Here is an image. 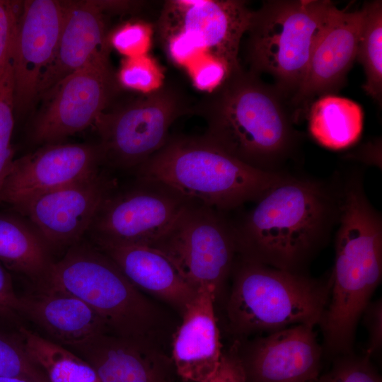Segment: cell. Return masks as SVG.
I'll list each match as a JSON object with an SVG mask.
<instances>
[{
    "label": "cell",
    "instance_id": "6da1fadb",
    "mask_svg": "<svg viewBox=\"0 0 382 382\" xmlns=\"http://www.w3.org/2000/svg\"><path fill=\"white\" fill-rule=\"evenodd\" d=\"M255 202L234 224L238 253L300 272L337 226L340 178L324 181L288 174Z\"/></svg>",
    "mask_w": 382,
    "mask_h": 382
},
{
    "label": "cell",
    "instance_id": "7a4b0ae2",
    "mask_svg": "<svg viewBox=\"0 0 382 382\" xmlns=\"http://www.w3.org/2000/svg\"><path fill=\"white\" fill-rule=\"evenodd\" d=\"M193 113L204 120L207 138L263 171H283L282 166L294 156L301 139L289 98L243 68L202 98Z\"/></svg>",
    "mask_w": 382,
    "mask_h": 382
},
{
    "label": "cell",
    "instance_id": "3957f363",
    "mask_svg": "<svg viewBox=\"0 0 382 382\" xmlns=\"http://www.w3.org/2000/svg\"><path fill=\"white\" fill-rule=\"evenodd\" d=\"M337 226L330 299L320 324L328 345L346 348L382 277V217L365 193L361 173L340 178Z\"/></svg>",
    "mask_w": 382,
    "mask_h": 382
},
{
    "label": "cell",
    "instance_id": "277c9868",
    "mask_svg": "<svg viewBox=\"0 0 382 382\" xmlns=\"http://www.w3.org/2000/svg\"><path fill=\"white\" fill-rule=\"evenodd\" d=\"M135 172L140 182L157 184L190 203L224 213L257 201L288 175L246 165L204 134L169 136Z\"/></svg>",
    "mask_w": 382,
    "mask_h": 382
},
{
    "label": "cell",
    "instance_id": "5b68a950",
    "mask_svg": "<svg viewBox=\"0 0 382 382\" xmlns=\"http://www.w3.org/2000/svg\"><path fill=\"white\" fill-rule=\"evenodd\" d=\"M233 267L227 303L234 333L276 331L299 324L320 323L332 284L301 272L277 269L240 255Z\"/></svg>",
    "mask_w": 382,
    "mask_h": 382
},
{
    "label": "cell",
    "instance_id": "8992f818",
    "mask_svg": "<svg viewBox=\"0 0 382 382\" xmlns=\"http://www.w3.org/2000/svg\"><path fill=\"white\" fill-rule=\"evenodd\" d=\"M38 286L79 298L103 318L110 333L156 347L162 322L157 308L96 245L80 241L70 246Z\"/></svg>",
    "mask_w": 382,
    "mask_h": 382
},
{
    "label": "cell",
    "instance_id": "52a82bcc",
    "mask_svg": "<svg viewBox=\"0 0 382 382\" xmlns=\"http://www.w3.org/2000/svg\"><path fill=\"white\" fill-rule=\"evenodd\" d=\"M335 4L328 0L267 1L253 11L246 33L250 71L272 76L289 100L299 88L314 45Z\"/></svg>",
    "mask_w": 382,
    "mask_h": 382
},
{
    "label": "cell",
    "instance_id": "ba28073f",
    "mask_svg": "<svg viewBox=\"0 0 382 382\" xmlns=\"http://www.w3.org/2000/svg\"><path fill=\"white\" fill-rule=\"evenodd\" d=\"M253 11L238 0H172L164 4L158 31L169 59L186 71L205 60H218L231 74L242 67L241 39Z\"/></svg>",
    "mask_w": 382,
    "mask_h": 382
},
{
    "label": "cell",
    "instance_id": "9c48e42d",
    "mask_svg": "<svg viewBox=\"0 0 382 382\" xmlns=\"http://www.w3.org/2000/svg\"><path fill=\"white\" fill-rule=\"evenodd\" d=\"M193 113L179 88L164 83L112 111L103 112L96 126L103 162L122 169H136L167 141L168 131L180 117Z\"/></svg>",
    "mask_w": 382,
    "mask_h": 382
},
{
    "label": "cell",
    "instance_id": "30bf717a",
    "mask_svg": "<svg viewBox=\"0 0 382 382\" xmlns=\"http://www.w3.org/2000/svg\"><path fill=\"white\" fill-rule=\"evenodd\" d=\"M154 247L165 253L196 289L209 286L216 294L238 254L234 224L224 212L193 203Z\"/></svg>",
    "mask_w": 382,
    "mask_h": 382
},
{
    "label": "cell",
    "instance_id": "8fae6325",
    "mask_svg": "<svg viewBox=\"0 0 382 382\" xmlns=\"http://www.w3.org/2000/svg\"><path fill=\"white\" fill-rule=\"evenodd\" d=\"M108 54L99 55L61 80L41 99L31 138L42 145L65 138L94 125L117 88Z\"/></svg>",
    "mask_w": 382,
    "mask_h": 382
},
{
    "label": "cell",
    "instance_id": "7c38bea8",
    "mask_svg": "<svg viewBox=\"0 0 382 382\" xmlns=\"http://www.w3.org/2000/svg\"><path fill=\"white\" fill-rule=\"evenodd\" d=\"M139 183L105 199L88 231L92 240L154 246L190 204L163 186Z\"/></svg>",
    "mask_w": 382,
    "mask_h": 382
},
{
    "label": "cell",
    "instance_id": "4fadbf2b",
    "mask_svg": "<svg viewBox=\"0 0 382 382\" xmlns=\"http://www.w3.org/2000/svg\"><path fill=\"white\" fill-rule=\"evenodd\" d=\"M99 144L55 143L13 160L0 201L19 213L37 197L99 171Z\"/></svg>",
    "mask_w": 382,
    "mask_h": 382
},
{
    "label": "cell",
    "instance_id": "5bb4252c",
    "mask_svg": "<svg viewBox=\"0 0 382 382\" xmlns=\"http://www.w3.org/2000/svg\"><path fill=\"white\" fill-rule=\"evenodd\" d=\"M66 4L57 0L22 3L12 55L13 108L23 112L37 100L42 79L57 50Z\"/></svg>",
    "mask_w": 382,
    "mask_h": 382
},
{
    "label": "cell",
    "instance_id": "9a60e30c",
    "mask_svg": "<svg viewBox=\"0 0 382 382\" xmlns=\"http://www.w3.org/2000/svg\"><path fill=\"white\" fill-rule=\"evenodd\" d=\"M112 187L110 180L98 171L37 197L20 213L50 250L69 248L89 231Z\"/></svg>",
    "mask_w": 382,
    "mask_h": 382
},
{
    "label": "cell",
    "instance_id": "2e32d148",
    "mask_svg": "<svg viewBox=\"0 0 382 382\" xmlns=\"http://www.w3.org/2000/svg\"><path fill=\"white\" fill-rule=\"evenodd\" d=\"M363 7L332 8L314 45L303 79L289 100L297 119L320 97L335 95L345 84L357 57L364 21Z\"/></svg>",
    "mask_w": 382,
    "mask_h": 382
},
{
    "label": "cell",
    "instance_id": "e0dca14e",
    "mask_svg": "<svg viewBox=\"0 0 382 382\" xmlns=\"http://www.w3.org/2000/svg\"><path fill=\"white\" fill-rule=\"evenodd\" d=\"M313 327L295 325L252 342L241 357L247 381L316 382L322 349Z\"/></svg>",
    "mask_w": 382,
    "mask_h": 382
},
{
    "label": "cell",
    "instance_id": "ac0fdd59",
    "mask_svg": "<svg viewBox=\"0 0 382 382\" xmlns=\"http://www.w3.org/2000/svg\"><path fill=\"white\" fill-rule=\"evenodd\" d=\"M216 293L201 287L183 315L172 342V359L177 374L187 382H210L222 354L214 311Z\"/></svg>",
    "mask_w": 382,
    "mask_h": 382
},
{
    "label": "cell",
    "instance_id": "d6986e66",
    "mask_svg": "<svg viewBox=\"0 0 382 382\" xmlns=\"http://www.w3.org/2000/svg\"><path fill=\"white\" fill-rule=\"evenodd\" d=\"M54 56L38 89L37 99L94 57L108 54L103 1H65Z\"/></svg>",
    "mask_w": 382,
    "mask_h": 382
},
{
    "label": "cell",
    "instance_id": "ffe728a7",
    "mask_svg": "<svg viewBox=\"0 0 382 382\" xmlns=\"http://www.w3.org/2000/svg\"><path fill=\"white\" fill-rule=\"evenodd\" d=\"M93 241L140 291L163 300L182 314L196 296L197 289L160 249L141 244Z\"/></svg>",
    "mask_w": 382,
    "mask_h": 382
},
{
    "label": "cell",
    "instance_id": "44dd1931",
    "mask_svg": "<svg viewBox=\"0 0 382 382\" xmlns=\"http://www.w3.org/2000/svg\"><path fill=\"white\" fill-rule=\"evenodd\" d=\"M21 316L32 321L50 340L66 349L110 333L91 307L67 292L39 287L35 293L21 296Z\"/></svg>",
    "mask_w": 382,
    "mask_h": 382
},
{
    "label": "cell",
    "instance_id": "7402d4cb",
    "mask_svg": "<svg viewBox=\"0 0 382 382\" xmlns=\"http://www.w3.org/2000/svg\"><path fill=\"white\" fill-rule=\"evenodd\" d=\"M93 369L100 382H166L165 362L157 347L115 335L101 334L68 349Z\"/></svg>",
    "mask_w": 382,
    "mask_h": 382
},
{
    "label": "cell",
    "instance_id": "603a6c76",
    "mask_svg": "<svg viewBox=\"0 0 382 382\" xmlns=\"http://www.w3.org/2000/svg\"><path fill=\"white\" fill-rule=\"evenodd\" d=\"M51 250L35 226L20 217L0 214V263L39 286L54 263Z\"/></svg>",
    "mask_w": 382,
    "mask_h": 382
},
{
    "label": "cell",
    "instance_id": "cb8c5ba5",
    "mask_svg": "<svg viewBox=\"0 0 382 382\" xmlns=\"http://www.w3.org/2000/svg\"><path fill=\"white\" fill-rule=\"evenodd\" d=\"M312 137L328 149L338 150L354 144L363 129V110L352 100L336 95L316 99L308 111Z\"/></svg>",
    "mask_w": 382,
    "mask_h": 382
},
{
    "label": "cell",
    "instance_id": "d4e9b609",
    "mask_svg": "<svg viewBox=\"0 0 382 382\" xmlns=\"http://www.w3.org/2000/svg\"><path fill=\"white\" fill-rule=\"evenodd\" d=\"M18 332L49 382H100L91 365L71 350L23 325L18 326Z\"/></svg>",
    "mask_w": 382,
    "mask_h": 382
},
{
    "label": "cell",
    "instance_id": "484cf974",
    "mask_svg": "<svg viewBox=\"0 0 382 382\" xmlns=\"http://www.w3.org/2000/svg\"><path fill=\"white\" fill-rule=\"evenodd\" d=\"M362 28L357 57L362 65L366 81V93L379 105L382 100V2H365Z\"/></svg>",
    "mask_w": 382,
    "mask_h": 382
},
{
    "label": "cell",
    "instance_id": "4316f807",
    "mask_svg": "<svg viewBox=\"0 0 382 382\" xmlns=\"http://www.w3.org/2000/svg\"><path fill=\"white\" fill-rule=\"evenodd\" d=\"M0 376L49 382L44 371L28 353L18 332L12 334L1 329Z\"/></svg>",
    "mask_w": 382,
    "mask_h": 382
},
{
    "label": "cell",
    "instance_id": "83f0119b",
    "mask_svg": "<svg viewBox=\"0 0 382 382\" xmlns=\"http://www.w3.org/2000/svg\"><path fill=\"white\" fill-rule=\"evenodd\" d=\"M122 88L147 94L161 88L165 82L164 71L149 54L125 58L116 76Z\"/></svg>",
    "mask_w": 382,
    "mask_h": 382
},
{
    "label": "cell",
    "instance_id": "f1b7e54d",
    "mask_svg": "<svg viewBox=\"0 0 382 382\" xmlns=\"http://www.w3.org/2000/svg\"><path fill=\"white\" fill-rule=\"evenodd\" d=\"M13 71L0 75V191L13 161L11 140L14 125Z\"/></svg>",
    "mask_w": 382,
    "mask_h": 382
},
{
    "label": "cell",
    "instance_id": "f546056e",
    "mask_svg": "<svg viewBox=\"0 0 382 382\" xmlns=\"http://www.w3.org/2000/svg\"><path fill=\"white\" fill-rule=\"evenodd\" d=\"M154 30L143 21L127 23L117 28L110 35L109 42L125 58L149 54L152 45Z\"/></svg>",
    "mask_w": 382,
    "mask_h": 382
},
{
    "label": "cell",
    "instance_id": "4dcf8cb0",
    "mask_svg": "<svg viewBox=\"0 0 382 382\" xmlns=\"http://www.w3.org/2000/svg\"><path fill=\"white\" fill-rule=\"evenodd\" d=\"M316 382H381L367 356L343 354L332 368Z\"/></svg>",
    "mask_w": 382,
    "mask_h": 382
},
{
    "label": "cell",
    "instance_id": "1f68e13d",
    "mask_svg": "<svg viewBox=\"0 0 382 382\" xmlns=\"http://www.w3.org/2000/svg\"><path fill=\"white\" fill-rule=\"evenodd\" d=\"M16 1L0 0V75L12 66V55L20 15Z\"/></svg>",
    "mask_w": 382,
    "mask_h": 382
},
{
    "label": "cell",
    "instance_id": "d6a6232c",
    "mask_svg": "<svg viewBox=\"0 0 382 382\" xmlns=\"http://www.w3.org/2000/svg\"><path fill=\"white\" fill-rule=\"evenodd\" d=\"M194 86L209 93L216 89L230 74L226 65L218 60L201 62L187 71Z\"/></svg>",
    "mask_w": 382,
    "mask_h": 382
},
{
    "label": "cell",
    "instance_id": "836d02e7",
    "mask_svg": "<svg viewBox=\"0 0 382 382\" xmlns=\"http://www.w3.org/2000/svg\"><path fill=\"white\" fill-rule=\"evenodd\" d=\"M21 316V296L15 291L7 269L0 263V321L16 323Z\"/></svg>",
    "mask_w": 382,
    "mask_h": 382
},
{
    "label": "cell",
    "instance_id": "e575fe53",
    "mask_svg": "<svg viewBox=\"0 0 382 382\" xmlns=\"http://www.w3.org/2000/svg\"><path fill=\"white\" fill-rule=\"evenodd\" d=\"M210 382H248L238 343L222 352L218 369Z\"/></svg>",
    "mask_w": 382,
    "mask_h": 382
},
{
    "label": "cell",
    "instance_id": "d590c367",
    "mask_svg": "<svg viewBox=\"0 0 382 382\" xmlns=\"http://www.w3.org/2000/svg\"><path fill=\"white\" fill-rule=\"evenodd\" d=\"M364 321L368 330L366 356L381 350L382 346V303L381 300L369 302L363 313Z\"/></svg>",
    "mask_w": 382,
    "mask_h": 382
},
{
    "label": "cell",
    "instance_id": "8d00e7d4",
    "mask_svg": "<svg viewBox=\"0 0 382 382\" xmlns=\"http://www.w3.org/2000/svg\"><path fill=\"white\" fill-rule=\"evenodd\" d=\"M0 382H31L30 381L16 378V377H7V376H0Z\"/></svg>",
    "mask_w": 382,
    "mask_h": 382
},
{
    "label": "cell",
    "instance_id": "74e56055",
    "mask_svg": "<svg viewBox=\"0 0 382 382\" xmlns=\"http://www.w3.org/2000/svg\"><path fill=\"white\" fill-rule=\"evenodd\" d=\"M166 382H171V381H168H168H166Z\"/></svg>",
    "mask_w": 382,
    "mask_h": 382
}]
</instances>
